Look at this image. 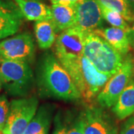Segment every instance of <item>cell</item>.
I'll return each instance as SVG.
<instances>
[{
	"mask_svg": "<svg viewBox=\"0 0 134 134\" xmlns=\"http://www.w3.org/2000/svg\"><path fill=\"white\" fill-rule=\"evenodd\" d=\"M36 74L40 96L70 102L82 98L70 75L52 52H45L39 58Z\"/></svg>",
	"mask_w": 134,
	"mask_h": 134,
	"instance_id": "1",
	"label": "cell"
},
{
	"mask_svg": "<svg viewBox=\"0 0 134 134\" xmlns=\"http://www.w3.org/2000/svg\"><path fill=\"white\" fill-rule=\"evenodd\" d=\"M60 63L86 102L94 100L112 77L99 72L83 54L75 60Z\"/></svg>",
	"mask_w": 134,
	"mask_h": 134,
	"instance_id": "2",
	"label": "cell"
},
{
	"mask_svg": "<svg viewBox=\"0 0 134 134\" xmlns=\"http://www.w3.org/2000/svg\"><path fill=\"white\" fill-rule=\"evenodd\" d=\"M2 88L10 96L26 97L32 91L36 79L29 63L0 57Z\"/></svg>",
	"mask_w": 134,
	"mask_h": 134,
	"instance_id": "3",
	"label": "cell"
},
{
	"mask_svg": "<svg viewBox=\"0 0 134 134\" xmlns=\"http://www.w3.org/2000/svg\"><path fill=\"white\" fill-rule=\"evenodd\" d=\"M83 55L99 72L111 76L121 69L125 60L121 53L93 32L86 34Z\"/></svg>",
	"mask_w": 134,
	"mask_h": 134,
	"instance_id": "4",
	"label": "cell"
},
{
	"mask_svg": "<svg viewBox=\"0 0 134 134\" xmlns=\"http://www.w3.org/2000/svg\"><path fill=\"white\" fill-rule=\"evenodd\" d=\"M38 98L36 96L13 99L3 134H23L37 110Z\"/></svg>",
	"mask_w": 134,
	"mask_h": 134,
	"instance_id": "5",
	"label": "cell"
},
{
	"mask_svg": "<svg viewBox=\"0 0 134 134\" xmlns=\"http://www.w3.org/2000/svg\"><path fill=\"white\" fill-rule=\"evenodd\" d=\"M133 74L134 61L131 55L128 54L125 58L121 69L110 77L96 97L99 106L104 109L113 107Z\"/></svg>",
	"mask_w": 134,
	"mask_h": 134,
	"instance_id": "6",
	"label": "cell"
},
{
	"mask_svg": "<svg viewBox=\"0 0 134 134\" xmlns=\"http://www.w3.org/2000/svg\"><path fill=\"white\" fill-rule=\"evenodd\" d=\"M86 34L75 26L63 31L56 39L54 46V54L60 62L81 57Z\"/></svg>",
	"mask_w": 134,
	"mask_h": 134,
	"instance_id": "7",
	"label": "cell"
},
{
	"mask_svg": "<svg viewBox=\"0 0 134 134\" xmlns=\"http://www.w3.org/2000/svg\"><path fill=\"white\" fill-rule=\"evenodd\" d=\"M35 44L29 32L16 34L0 41V57L31 63L34 60Z\"/></svg>",
	"mask_w": 134,
	"mask_h": 134,
	"instance_id": "8",
	"label": "cell"
},
{
	"mask_svg": "<svg viewBox=\"0 0 134 134\" xmlns=\"http://www.w3.org/2000/svg\"><path fill=\"white\" fill-rule=\"evenodd\" d=\"M83 111L84 134L118 133L114 121L104 108L89 106Z\"/></svg>",
	"mask_w": 134,
	"mask_h": 134,
	"instance_id": "9",
	"label": "cell"
},
{
	"mask_svg": "<svg viewBox=\"0 0 134 134\" xmlns=\"http://www.w3.org/2000/svg\"><path fill=\"white\" fill-rule=\"evenodd\" d=\"M75 7V27L87 33L101 29L104 18L98 0H81Z\"/></svg>",
	"mask_w": 134,
	"mask_h": 134,
	"instance_id": "10",
	"label": "cell"
},
{
	"mask_svg": "<svg viewBox=\"0 0 134 134\" xmlns=\"http://www.w3.org/2000/svg\"><path fill=\"white\" fill-rule=\"evenodd\" d=\"M23 18L15 2L0 0V41L17 33L22 26Z\"/></svg>",
	"mask_w": 134,
	"mask_h": 134,
	"instance_id": "11",
	"label": "cell"
},
{
	"mask_svg": "<svg viewBox=\"0 0 134 134\" xmlns=\"http://www.w3.org/2000/svg\"><path fill=\"white\" fill-rule=\"evenodd\" d=\"M54 123L53 134H84L83 110L60 111L55 116Z\"/></svg>",
	"mask_w": 134,
	"mask_h": 134,
	"instance_id": "12",
	"label": "cell"
},
{
	"mask_svg": "<svg viewBox=\"0 0 134 134\" xmlns=\"http://www.w3.org/2000/svg\"><path fill=\"white\" fill-rule=\"evenodd\" d=\"M130 31H125L119 28L111 27L95 30L93 33L104 39L122 55H127L130 51V44L129 38Z\"/></svg>",
	"mask_w": 134,
	"mask_h": 134,
	"instance_id": "13",
	"label": "cell"
},
{
	"mask_svg": "<svg viewBox=\"0 0 134 134\" xmlns=\"http://www.w3.org/2000/svg\"><path fill=\"white\" fill-rule=\"evenodd\" d=\"M54 110V105L51 104L40 106L23 134H48Z\"/></svg>",
	"mask_w": 134,
	"mask_h": 134,
	"instance_id": "14",
	"label": "cell"
},
{
	"mask_svg": "<svg viewBox=\"0 0 134 134\" xmlns=\"http://www.w3.org/2000/svg\"><path fill=\"white\" fill-rule=\"evenodd\" d=\"M25 19L30 21L52 20L51 7L39 0H14Z\"/></svg>",
	"mask_w": 134,
	"mask_h": 134,
	"instance_id": "15",
	"label": "cell"
},
{
	"mask_svg": "<svg viewBox=\"0 0 134 134\" xmlns=\"http://www.w3.org/2000/svg\"><path fill=\"white\" fill-rule=\"evenodd\" d=\"M113 113L119 120H123L134 113V78L131 79L121 93L112 108Z\"/></svg>",
	"mask_w": 134,
	"mask_h": 134,
	"instance_id": "16",
	"label": "cell"
},
{
	"mask_svg": "<svg viewBox=\"0 0 134 134\" xmlns=\"http://www.w3.org/2000/svg\"><path fill=\"white\" fill-rule=\"evenodd\" d=\"M75 5H52L51 10L52 15V22L58 31H63L64 30H66L75 26Z\"/></svg>",
	"mask_w": 134,
	"mask_h": 134,
	"instance_id": "17",
	"label": "cell"
},
{
	"mask_svg": "<svg viewBox=\"0 0 134 134\" xmlns=\"http://www.w3.org/2000/svg\"><path fill=\"white\" fill-rule=\"evenodd\" d=\"M58 31L52 20L37 21L34 24L36 40L41 49L50 48L55 43Z\"/></svg>",
	"mask_w": 134,
	"mask_h": 134,
	"instance_id": "18",
	"label": "cell"
},
{
	"mask_svg": "<svg viewBox=\"0 0 134 134\" xmlns=\"http://www.w3.org/2000/svg\"><path fill=\"white\" fill-rule=\"evenodd\" d=\"M100 5L109 9L117 11L121 15L126 21H134V15L131 13L125 0H98Z\"/></svg>",
	"mask_w": 134,
	"mask_h": 134,
	"instance_id": "19",
	"label": "cell"
},
{
	"mask_svg": "<svg viewBox=\"0 0 134 134\" xmlns=\"http://www.w3.org/2000/svg\"><path fill=\"white\" fill-rule=\"evenodd\" d=\"M100 5L103 18L105 19L108 23H110L113 27L119 28L125 31L130 30L129 25L127 24L125 18L120 14L119 13H118L115 10L109 9L103 5Z\"/></svg>",
	"mask_w": 134,
	"mask_h": 134,
	"instance_id": "20",
	"label": "cell"
},
{
	"mask_svg": "<svg viewBox=\"0 0 134 134\" xmlns=\"http://www.w3.org/2000/svg\"><path fill=\"white\" fill-rule=\"evenodd\" d=\"M10 110V102L5 94L0 95V131H3Z\"/></svg>",
	"mask_w": 134,
	"mask_h": 134,
	"instance_id": "21",
	"label": "cell"
},
{
	"mask_svg": "<svg viewBox=\"0 0 134 134\" xmlns=\"http://www.w3.org/2000/svg\"><path fill=\"white\" fill-rule=\"evenodd\" d=\"M119 134H134V115L130 117L125 121Z\"/></svg>",
	"mask_w": 134,
	"mask_h": 134,
	"instance_id": "22",
	"label": "cell"
},
{
	"mask_svg": "<svg viewBox=\"0 0 134 134\" xmlns=\"http://www.w3.org/2000/svg\"><path fill=\"white\" fill-rule=\"evenodd\" d=\"M52 5H75L81 0H50Z\"/></svg>",
	"mask_w": 134,
	"mask_h": 134,
	"instance_id": "23",
	"label": "cell"
},
{
	"mask_svg": "<svg viewBox=\"0 0 134 134\" xmlns=\"http://www.w3.org/2000/svg\"><path fill=\"white\" fill-rule=\"evenodd\" d=\"M129 38H130V46L134 49V24L132 28H130L129 32Z\"/></svg>",
	"mask_w": 134,
	"mask_h": 134,
	"instance_id": "24",
	"label": "cell"
},
{
	"mask_svg": "<svg viewBox=\"0 0 134 134\" xmlns=\"http://www.w3.org/2000/svg\"><path fill=\"white\" fill-rule=\"evenodd\" d=\"M125 1L128 5L131 13L134 15V0H125Z\"/></svg>",
	"mask_w": 134,
	"mask_h": 134,
	"instance_id": "25",
	"label": "cell"
},
{
	"mask_svg": "<svg viewBox=\"0 0 134 134\" xmlns=\"http://www.w3.org/2000/svg\"><path fill=\"white\" fill-rule=\"evenodd\" d=\"M2 88V78H1V75H0V91Z\"/></svg>",
	"mask_w": 134,
	"mask_h": 134,
	"instance_id": "26",
	"label": "cell"
}]
</instances>
